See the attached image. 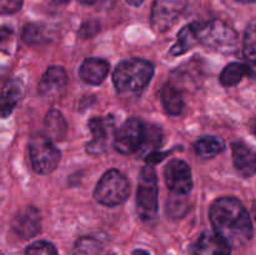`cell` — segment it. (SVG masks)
Returning <instances> with one entry per match:
<instances>
[{
	"mask_svg": "<svg viewBox=\"0 0 256 255\" xmlns=\"http://www.w3.org/2000/svg\"><path fill=\"white\" fill-rule=\"evenodd\" d=\"M252 132H254L255 136H256V118L252 122Z\"/></svg>",
	"mask_w": 256,
	"mask_h": 255,
	"instance_id": "cell-32",
	"label": "cell"
},
{
	"mask_svg": "<svg viewBox=\"0 0 256 255\" xmlns=\"http://www.w3.org/2000/svg\"><path fill=\"white\" fill-rule=\"evenodd\" d=\"M145 125L138 118H130L118 128L114 134V148L122 154H132L142 148L145 140Z\"/></svg>",
	"mask_w": 256,
	"mask_h": 255,
	"instance_id": "cell-7",
	"label": "cell"
},
{
	"mask_svg": "<svg viewBox=\"0 0 256 255\" xmlns=\"http://www.w3.org/2000/svg\"><path fill=\"white\" fill-rule=\"evenodd\" d=\"M232 159L239 174L250 178L256 174V152L242 142L232 144Z\"/></svg>",
	"mask_w": 256,
	"mask_h": 255,
	"instance_id": "cell-14",
	"label": "cell"
},
{
	"mask_svg": "<svg viewBox=\"0 0 256 255\" xmlns=\"http://www.w3.org/2000/svg\"><path fill=\"white\" fill-rule=\"evenodd\" d=\"M198 42L206 49L222 54H232L236 52L238 34L230 25L222 20L212 19L208 22H194Z\"/></svg>",
	"mask_w": 256,
	"mask_h": 255,
	"instance_id": "cell-3",
	"label": "cell"
},
{
	"mask_svg": "<svg viewBox=\"0 0 256 255\" xmlns=\"http://www.w3.org/2000/svg\"><path fill=\"white\" fill-rule=\"evenodd\" d=\"M22 6V0H0V9L2 14H14Z\"/></svg>",
	"mask_w": 256,
	"mask_h": 255,
	"instance_id": "cell-27",
	"label": "cell"
},
{
	"mask_svg": "<svg viewBox=\"0 0 256 255\" xmlns=\"http://www.w3.org/2000/svg\"><path fill=\"white\" fill-rule=\"evenodd\" d=\"M130 192V185L124 174L112 169L105 172L100 178L94 196L98 202L106 206H116L128 199Z\"/></svg>",
	"mask_w": 256,
	"mask_h": 255,
	"instance_id": "cell-4",
	"label": "cell"
},
{
	"mask_svg": "<svg viewBox=\"0 0 256 255\" xmlns=\"http://www.w3.org/2000/svg\"><path fill=\"white\" fill-rule=\"evenodd\" d=\"M68 125L59 110H50L45 118V135L52 142H62L66 136Z\"/></svg>",
	"mask_w": 256,
	"mask_h": 255,
	"instance_id": "cell-18",
	"label": "cell"
},
{
	"mask_svg": "<svg viewBox=\"0 0 256 255\" xmlns=\"http://www.w3.org/2000/svg\"><path fill=\"white\" fill-rule=\"evenodd\" d=\"M215 232L232 248H242L252 238V222L244 205L235 198L215 200L209 212Z\"/></svg>",
	"mask_w": 256,
	"mask_h": 255,
	"instance_id": "cell-1",
	"label": "cell"
},
{
	"mask_svg": "<svg viewBox=\"0 0 256 255\" xmlns=\"http://www.w3.org/2000/svg\"><path fill=\"white\" fill-rule=\"evenodd\" d=\"M154 65L144 59H128L119 62L112 74L115 89L119 94L139 95L152 80Z\"/></svg>",
	"mask_w": 256,
	"mask_h": 255,
	"instance_id": "cell-2",
	"label": "cell"
},
{
	"mask_svg": "<svg viewBox=\"0 0 256 255\" xmlns=\"http://www.w3.org/2000/svg\"><path fill=\"white\" fill-rule=\"evenodd\" d=\"M198 44L196 32H195L194 22L192 24H188L182 28L178 34L176 42L172 46L169 54L172 56H178V55H182L185 52H189L190 49L194 48V45Z\"/></svg>",
	"mask_w": 256,
	"mask_h": 255,
	"instance_id": "cell-19",
	"label": "cell"
},
{
	"mask_svg": "<svg viewBox=\"0 0 256 255\" xmlns=\"http://www.w3.org/2000/svg\"><path fill=\"white\" fill-rule=\"evenodd\" d=\"M102 242L92 236H82L75 242L72 255H100Z\"/></svg>",
	"mask_w": 256,
	"mask_h": 255,
	"instance_id": "cell-22",
	"label": "cell"
},
{
	"mask_svg": "<svg viewBox=\"0 0 256 255\" xmlns=\"http://www.w3.org/2000/svg\"><path fill=\"white\" fill-rule=\"evenodd\" d=\"M186 4L188 0H155L150 16L152 29L158 32L169 30L182 14Z\"/></svg>",
	"mask_w": 256,
	"mask_h": 255,
	"instance_id": "cell-8",
	"label": "cell"
},
{
	"mask_svg": "<svg viewBox=\"0 0 256 255\" xmlns=\"http://www.w3.org/2000/svg\"><path fill=\"white\" fill-rule=\"evenodd\" d=\"M186 195H180V194H172V196L168 199L166 202V212L169 216L174 218V219H180L184 216L189 210L188 206Z\"/></svg>",
	"mask_w": 256,
	"mask_h": 255,
	"instance_id": "cell-24",
	"label": "cell"
},
{
	"mask_svg": "<svg viewBox=\"0 0 256 255\" xmlns=\"http://www.w3.org/2000/svg\"><path fill=\"white\" fill-rule=\"evenodd\" d=\"M182 90L178 88L174 82H168L162 90V102L165 108V112L170 115H180L184 110V98Z\"/></svg>",
	"mask_w": 256,
	"mask_h": 255,
	"instance_id": "cell-17",
	"label": "cell"
},
{
	"mask_svg": "<svg viewBox=\"0 0 256 255\" xmlns=\"http://www.w3.org/2000/svg\"><path fill=\"white\" fill-rule=\"evenodd\" d=\"M26 255H58L56 249L52 242H35L26 248Z\"/></svg>",
	"mask_w": 256,
	"mask_h": 255,
	"instance_id": "cell-26",
	"label": "cell"
},
{
	"mask_svg": "<svg viewBox=\"0 0 256 255\" xmlns=\"http://www.w3.org/2000/svg\"><path fill=\"white\" fill-rule=\"evenodd\" d=\"M192 250L194 255H232V246L215 230L202 232Z\"/></svg>",
	"mask_w": 256,
	"mask_h": 255,
	"instance_id": "cell-13",
	"label": "cell"
},
{
	"mask_svg": "<svg viewBox=\"0 0 256 255\" xmlns=\"http://www.w3.org/2000/svg\"><path fill=\"white\" fill-rule=\"evenodd\" d=\"M166 155H168V152H152L146 156V162L149 165H155V164H158V162H162V160H164Z\"/></svg>",
	"mask_w": 256,
	"mask_h": 255,
	"instance_id": "cell-28",
	"label": "cell"
},
{
	"mask_svg": "<svg viewBox=\"0 0 256 255\" xmlns=\"http://www.w3.org/2000/svg\"><path fill=\"white\" fill-rule=\"evenodd\" d=\"M52 2H58V4H65V2H68L69 0H52Z\"/></svg>",
	"mask_w": 256,
	"mask_h": 255,
	"instance_id": "cell-33",
	"label": "cell"
},
{
	"mask_svg": "<svg viewBox=\"0 0 256 255\" xmlns=\"http://www.w3.org/2000/svg\"><path fill=\"white\" fill-rule=\"evenodd\" d=\"M22 40L29 45H38L48 42L46 29L39 24H26L22 29Z\"/></svg>",
	"mask_w": 256,
	"mask_h": 255,
	"instance_id": "cell-23",
	"label": "cell"
},
{
	"mask_svg": "<svg viewBox=\"0 0 256 255\" xmlns=\"http://www.w3.org/2000/svg\"><path fill=\"white\" fill-rule=\"evenodd\" d=\"M22 94H24V85H22V80L14 79L8 82V84L2 89V118H6L8 115L12 114V112L16 106L18 102L22 100Z\"/></svg>",
	"mask_w": 256,
	"mask_h": 255,
	"instance_id": "cell-16",
	"label": "cell"
},
{
	"mask_svg": "<svg viewBox=\"0 0 256 255\" xmlns=\"http://www.w3.org/2000/svg\"><path fill=\"white\" fill-rule=\"evenodd\" d=\"M166 186L172 194L188 195L192 192V178L190 166L185 162L174 159L166 165L164 170Z\"/></svg>",
	"mask_w": 256,
	"mask_h": 255,
	"instance_id": "cell-9",
	"label": "cell"
},
{
	"mask_svg": "<svg viewBox=\"0 0 256 255\" xmlns=\"http://www.w3.org/2000/svg\"><path fill=\"white\" fill-rule=\"evenodd\" d=\"M242 50L246 59L256 62V19L252 20L245 30Z\"/></svg>",
	"mask_w": 256,
	"mask_h": 255,
	"instance_id": "cell-25",
	"label": "cell"
},
{
	"mask_svg": "<svg viewBox=\"0 0 256 255\" xmlns=\"http://www.w3.org/2000/svg\"><path fill=\"white\" fill-rule=\"evenodd\" d=\"M29 155L32 169L42 175L54 172L62 158L54 142H52L46 135L42 134H35L30 138Z\"/></svg>",
	"mask_w": 256,
	"mask_h": 255,
	"instance_id": "cell-5",
	"label": "cell"
},
{
	"mask_svg": "<svg viewBox=\"0 0 256 255\" xmlns=\"http://www.w3.org/2000/svg\"><path fill=\"white\" fill-rule=\"evenodd\" d=\"M66 82L68 75L64 68L54 65V66L48 68L45 74L42 75L39 86H38V92L42 98L52 99L55 96H59L64 92Z\"/></svg>",
	"mask_w": 256,
	"mask_h": 255,
	"instance_id": "cell-12",
	"label": "cell"
},
{
	"mask_svg": "<svg viewBox=\"0 0 256 255\" xmlns=\"http://www.w3.org/2000/svg\"><path fill=\"white\" fill-rule=\"evenodd\" d=\"M254 215H255V218H256V204H255V206H254Z\"/></svg>",
	"mask_w": 256,
	"mask_h": 255,
	"instance_id": "cell-35",
	"label": "cell"
},
{
	"mask_svg": "<svg viewBox=\"0 0 256 255\" xmlns=\"http://www.w3.org/2000/svg\"><path fill=\"white\" fill-rule=\"evenodd\" d=\"M129 5H132V6H139L144 2V0H125Z\"/></svg>",
	"mask_w": 256,
	"mask_h": 255,
	"instance_id": "cell-29",
	"label": "cell"
},
{
	"mask_svg": "<svg viewBox=\"0 0 256 255\" xmlns=\"http://www.w3.org/2000/svg\"><path fill=\"white\" fill-rule=\"evenodd\" d=\"M80 78L85 82L92 85H99L105 80L109 74V64L108 62L98 58H88L82 62L79 69Z\"/></svg>",
	"mask_w": 256,
	"mask_h": 255,
	"instance_id": "cell-15",
	"label": "cell"
},
{
	"mask_svg": "<svg viewBox=\"0 0 256 255\" xmlns=\"http://www.w3.org/2000/svg\"><path fill=\"white\" fill-rule=\"evenodd\" d=\"M132 255H150V254L148 252H145V250L138 249V250H134V252H132Z\"/></svg>",
	"mask_w": 256,
	"mask_h": 255,
	"instance_id": "cell-30",
	"label": "cell"
},
{
	"mask_svg": "<svg viewBox=\"0 0 256 255\" xmlns=\"http://www.w3.org/2000/svg\"><path fill=\"white\" fill-rule=\"evenodd\" d=\"M158 178L152 165L142 168L136 192V210L142 220L154 219L158 212Z\"/></svg>",
	"mask_w": 256,
	"mask_h": 255,
	"instance_id": "cell-6",
	"label": "cell"
},
{
	"mask_svg": "<svg viewBox=\"0 0 256 255\" xmlns=\"http://www.w3.org/2000/svg\"><path fill=\"white\" fill-rule=\"evenodd\" d=\"M238 2H255V0H238Z\"/></svg>",
	"mask_w": 256,
	"mask_h": 255,
	"instance_id": "cell-34",
	"label": "cell"
},
{
	"mask_svg": "<svg viewBox=\"0 0 256 255\" xmlns=\"http://www.w3.org/2000/svg\"><path fill=\"white\" fill-rule=\"evenodd\" d=\"M250 72L249 66L240 62H232L226 65L220 74V82L224 86H234L239 84L245 76Z\"/></svg>",
	"mask_w": 256,
	"mask_h": 255,
	"instance_id": "cell-21",
	"label": "cell"
},
{
	"mask_svg": "<svg viewBox=\"0 0 256 255\" xmlns=\"http://www.w3.org/2000/svg\"><path fill=\"white\" fill-rule=\"evenodd\" d=\"M89 130L92 132V142L88 144L89 154L99 155L104 152L110 135L114 132V119L112 116H95L89 122Z\"/></svg>",
	"mask_w": 256,
	"mask_h": 255,
	"instance_id": "cell-10",
	"label": "cell"
},
{
	"mask_svg": "<svg viewBox=\"0 0 256 255\" xmlns=\"http://www.w3.org/2000/svg\"><path fill=\"white\" fill-rule=\"evenodd\" d=\"M225 149L224 140L218 136H202L195 142V152L200 158L212 159Z\"/></svg>",
	"mask_w": 256,
	"mask_h": 255,
	"instance_id": "cell-20",
	"label": "cell"
},
{
	"mask_svg": "<svg viewBox=\"0 0 256 255\" xmlns=\"http://www.w3.org/2000/svg\"><path fill=\"white\" fill-rule=\"evenodd\" d=\"M78 2H82V4H85V5H90V4H92L95 0H78Z\"/></svg>",
	"mask_w": 256,
	"mask_h": 255,
	"instance_id": "cell-31",
	"label": "cell"
},
{
	"mask_svg": "<svg viewBox=\"0 0 256 255\" xmlns=\"http://www.w3.org/2000/svg\"><path fill=\"white\" fill-rule=\"evenodd\" d=\"M12 232L22 239H30L42 230V216L34 206H25L15 214L12 222Z\"/></svg>",
	"mask_w": 256,
	"mask_h": 255,
	"instance_id": "cell-11",
	"label": "cell"
}]
</instances>
